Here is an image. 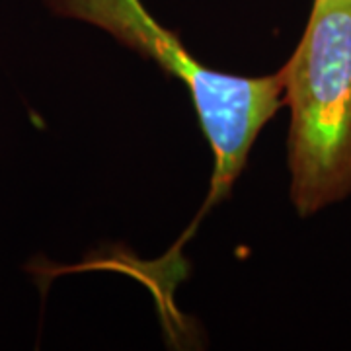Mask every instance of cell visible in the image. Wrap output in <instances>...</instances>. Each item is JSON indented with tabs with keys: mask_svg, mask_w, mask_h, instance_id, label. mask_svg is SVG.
<instances>
[{
	"mask_svg": "<svg viewBox=\"0 0 351 351\" xmlns=\"http://www.w3.org/2000/svg\"><path fill=\"white\" fill-rule=\"evenodd\" d=\"M289 195L302 219L351 195V0H314L283 66Z\"/></svg>",
	"mask_w": 351,
	"mask_h": 351,
	"instance_id": "1",
	"label": "cell"
},
{
	"mask_svg": "<svg viewBox=\"0 0 351 351\" xmlns=\"http://www.w3.org/2000/svg\"><path fill=\"white\" fill-rule=\"evenodd\" d=\"M45 4L57 16L106 29L129 49L184 80L213 149V201L225 197L244 170L254 141L285 104L283 69L267 76H237L207 69L172 32L156 24L138 0H45Z\"/></svg>",
	"mask_w": 351,
	"mask_h": 351,
	"instance_id": "2",
	"label": "cell"
}]
</instances>
